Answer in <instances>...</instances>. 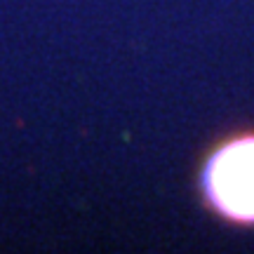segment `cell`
Wrapping results in <instances>:
<instances>
[{
    "instance_id": "obj_1",
    "label": "cell",
    "mask_w": 254,
    "mask_h": 254,
    "mask_svg": "<svg viewBox=\"0 0 254 254\" xmlns=\"http://www.w3.org/2000/svg\"><path fill=\"white\" fill-rule=\"evenodd\" d=\"M205 189L219 212L254 221V136L231 141L209 160Z\"/></svg>"
}]
</instances>
